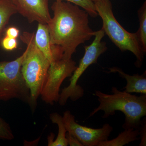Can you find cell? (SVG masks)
Returning <instances> with one entry per match:
<instances>
[{"mask_svg": "<svg viewBox=\"0 0 146 146\" xmlns=\"http://www.w3.org/2000/svg\"><path fill=\"white\" fill-rule=\"evenodd\" d=\"M54 16L48 24L54 60L70 59L77 47L94 36L89 25V13L69 2L56 1Z\"/></svg>", "mask_w": 146, "mask_h": 146, "instance_id": "cell-1", "label": "cell"}, {"mask_svg": "<svg viewBox=\"0 0 146 146\" xmlns=\"http://www.w3.org/2000/svg\"><path fill=\"white\" fill-rule=\"evenodd\" d=\"M112 94L96 91L99 105L91 112L89 117L94 116L99 111L104 112L103 119L113 116L117 111H121L125 117L122 127L124 129H138L141 119L146 116V94L140 96L131 95L125 91H120L115 86L111 89Z\"/></svg>", "mask_w": 146, "mask_h": 146, "instance_id": "cell-2", "label": "cell"}, {"mask_svg": "<svg viewBox=\"0 0 146 146\" xmlns=\"http://www.w3.org/2000/svg\"><path fill=\"white\" fill-rule=\"evenodd\" d=\"M21 38L27 46V52L22 63L21 72L29 89V104L32 112H34L50 63L36 46L34 33H24Z\"/></svg>", "mask_w": 146, "mask_h": 146, "instance_id": "cell-3", "label": "cell"}, {"mask_svg": "<svg viewBox=\"0 0 146 146\" xmlns=\"http://www.w3.org/2000/svg\"><path fill=\"white\" fill-rule=\"evenodd\" d=\"M94 3L98 15L102 21V29L105 34L121 51L132 52L136 58V67H141L146 53L141 46L137 33L129 32L119 23L114 16L110 0H98Z\"/></svg>", "mask_w": 146, "mask_h": 146, "instance_id": "cell-4", "label": "cell"}, {"mask_svg": "<svg viewBox=\"0 0 146 146\" xmlns=\"http://www.w3.org/2000/svg\"><path fill=\"white\" fill-rule=\"evenodd\" d=\"M105 35L102 29L95 31L94 41L89 46H84V55L71 76L70 84L62 89L60 94L58 102L61 106L65 105L69 98L73 101H76L83 96L84 90L78 82L86 69L90 65L96 63L100 56L107 50L106 43L102 41Z\"/></svg>", "mask_w": 146, "mask_h": 146, "instance_id": "cell-5", "label": "cell"}, {"mask_svg": "<svg viewBox=\"0 0 146 146\" xmlns=\"http://www.w3.org/2000/svg\"><path fill=\"white\" fill-rule=\"evenodd\" d=\"M27 52L11 61L0 62V101L17 99L29 104L30 91L21 72V67Z\"/></svg>", "mask_w": 146, "mask_h": 146, "instance_id": "cell-6", "label": "cell"}, {"mask_svg": "<svg viewBox=\"0 0 146 146\" xmlns=\"http://www.w3.org/2000/svg\"><path fill=\"white\" fill-rule=\"evenodd\" d=\"M76 68V62L72 58L50 63L40 95L42 100L51 105L58 102L61 84L65 79L72 76Z\"/></svg>", "mask_w": 146, "mask_h": 146, "instance_id": "cell-7", "label": "cell"}, {"mask_svg": "<svg viewBox=\"0 0 146 146\" xmlns=\"http://www.w3.org/2000/svg\"><path fill=\"white\" fill-rule=\"evenodd\" d=\"M63 118L67 131L75 136L83 146H98L101 142L108 140L113 131L108 123L98 129L82 125L76 121L74 116L69 110L64 112Z\"/></svg>", "mask_w": 146, "mask_h": 146, "instance_id": "cell-8", "label": "cell"}, {"mask_svg": "<svg viewBox=\"0 0 146 146\" xmlns=\"http://www.w3.org/2000/svg\"><path fill=\"white\" fill-rule=\"evenodd\" d=\"M18 12L26 18L30 23L37 22L48 24L51 17L48 0H12Z\"/></svg>", "mask_w": 146, "mask_h": 146, "instance_id": "cell-9", "label": "cell"}, {"mask_svg": "<svg viewBox=\"0 0 146 146\" xmlns=\"http://www.w3.org/2000/svg\"><path fill=\"white\" fill-rule=\"evenodd\" d=\"M108 73H117L120 76L125 78L127 81V84L124 89L127 93H140L146 94V71L143 74L140 75L138 74L130 75L125 73L120 68L117 67L109 68Z\"/></svg>", "mask_w": 146, "mask_h": 146, "instance_id": "cell-10", "label": "cell"}, {"mask_svg": "<svg viewBox=\"0 0 146 146\" xmlns=\"http://www.w3.org/2000/svg\"><path fill=\"white\" fill-rule=\"evenodd\" d=\"M35 41L37 48L51 63L54 61L48 29L47 24L38 23Z\"/></svg>", "mask_w": 146, "mask_h": 146, "instance_id": "cell-11", "label": "cell"}, {"mask_svg": "<svg viewBox=\"0 0 146 146\" xmlns=\"http://www.w3.org/2000/svg\"><path fill=\"white\" fill-rule=\"evenodd\" d=\"M138 129H127L111 140L103 141L98 146H123L140 139Z\"/></svg>", "mask_w": 146, "mask_h": 146, "instance_id": "cell-12", "label": "cell"}, {"mask_svg": "<svg viewBox=\"0 0 146 146\" xmlns=\"http://www.w3.org/2000/svg\"><path fill=\"white\" fill-rule=\"evenodd\" d=\"M50 119L52 122L57 125L58 133L56 140L53 141L49 146H68L66 137L67 130L63 122V116L57 112H54L50 114Z\"/></svg>", "mask_w": 146, "mask_h": 146, "instance_id": "cell-13", "label": "cell"}, {"mask_svg": "<svg viewBox=\"0 0 146 146\" xmlns=\"http://www.w3.org/2000/svg\"><path fill=\"white\" fill-rule=\"evenodd\" d=\"M18 12L12 0H0V34L11 17Z\"/></svg>", "mask_w": 146, "mask_h": 146, "instance_id": "cell-14", "label": "cell"}, {"mask_svg": "<svg viewBox=\"0 0 146 146\" xmlns=\"http://www.w3.org/2000/svg\"><path fill=\"white\" fill-rule=\"evenodd\" d=\"M140 27L137 32L141 46L146 52V1L138 11Z\"/></svg>", "mask_w": 146, "mask_h": 146, "instance_id": "cell-15", "label": "cell"}, {"mask_svg": "<svg viewBox=\"0 0 146 146\" xmlns=\"http://www.w3.org/2000/svg\"><path fill=\"white\" fill-rule=\"evenodd\" d=\"M69 2L83 9L92 18H96L98 16L94 2L91 0H56Z\"/></svg>", "mask_w": 146, "mask_h": 146, "instance_id": "cell-16", "label": "cell"}, {"mask_svg": "<svg viewBox=\"0 0 146 146\" xmlns=\"http://www.w3.org/2000/svg\"><path fill=\"white\" fill-rule=\"evenodd\" d=\"M14 138V135L10 125L0 117V139L11 141Z\"/></svg>", "mask_w": 146, "mask_h": 146, "instance_id": "cell-17", "label": "cell"}, {"mask_svg": "<svg viewBox=\"0 0 146 146\" xmlns=\"http://www.w3.org/2000/svg\"><path fill=\"white\" fill-rule=\"evenodd\" d=\"M2 46L4 49L6 50H13L18 47V41L16 39L6 36L2 41Z\"/></svg>", "mask_w": 146, "mask_h": 146, "instance_id": "cell-18", "label": "cell"}, {"mask_svg": "<svg viewBox=\"0 0 146 146\" xmlns=\"http://www.w3.org/2000/svg\"><path fill=\"white\" fill-rule=\"evenodd\" d=\"M139 136L141 141L139 146H146V118H144L141 120L140 127L138 128Z\"/></svg>", "mask_w": 146, "mask_h": 146, "instance_id": "cell-19", "label": "cell"}, {"mask_svg": "<svg viewBox=\"0 0 146 146\" xmlns=\"http://www.w3.org/2000/svg\"><path fill=\"white\" fill-rule=\"evenodd\" d=\"M66 137L68 141V145L70 146H83L75 136L67 131Z\"/></svg>", "mask_w": 146, "mask_h": 146, "instance_id": "cell-20", "label": "cell"}, {"mask_svg": "<svg viewBox=\"0 0 146 146\" xmlns=\"http://www.w3.org/2000/svg\"><path fill=\"white\" fill-rule=\"evenodd\" d=\"M20 31L17 28L10 27L6 31V36L10 38L16 39L19 36Z\"/></svg>", "mask_w": 146, "mask_h": 146, "instance_id": "cell-21", "label": "cell"}, {"mask_svg": "<svg viewBox=\"0 0 146 146\" xmlns=\"http://www.w3.org/2000/svg\"><path fill=\"white\" fill-rule=\"evenodd\" d=\"M93 2H95L96 1H98V0H91Z\"/></svg>", "mask_w": 146, "mask_h": 146, "instance_id": "cell-22", "label": "cell"}]
</instances>
